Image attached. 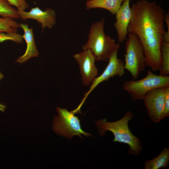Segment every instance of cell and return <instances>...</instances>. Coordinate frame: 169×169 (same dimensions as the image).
Masks as SVG:
<instances>
[{
	"instance_id": "9c48e42d",
	"label": "cell",
	"mask_w": 169,
	"mask_h": 169,
	"mask_svg": "<svg viewBox=\"0 0 169 169\" xmlns=\"http://www.w3.org/2000/svg\"><path fill=\"white\" fill-rule=\"evenodd\" d=\"M165 87L155 89L148 92L143 100L146 107L148 115L154 123H157L161 120L163 108Z\"/></svg>"
},
{
	"instance_id": "2e32d148",
	"label": "cell",
	"mask_w": 169,
	"mask_h": 169,
	"mask_svg": "<svg viewBox=\"0 0 169 169\" xmlns=\"http://www.w3.org/2000/svg\"><path fill=\"white\" fill-rule=\"evenodd\" d=\"M0 15L14 19L20 18L17 9L12 7L7 0H0Z\"/></svg>"
},
{
	"instance_id": "ba28073f",
	"label": "cell",
	"mask_w": 169,
	"mask_h": 169,
	"mask_svg": "<svg viewBox=\"0 0 169 169\" xmlns=\"http://www.w3.org/2000/svg\"><path fill=\"white\" fill-rule=\"evenodd\" d=\"M73 57L78 64L83 84L86 86L90 85L98 73L95 56L90 50L86 49L74 54Z\"/></svg>"
},
{
	"instance_id": "7402d4cb",
	"label": "cell",
	"mask_w": 169,
	"mask_h": 169,
	"mask_svg": "<svg viewBox=\"0 0 169 169\" xmlns=\"http://www.w3.org/2000/svg\"><path fill=\"white\" fill-rule=\"evenodd\" d=\"M130 1H133L135 0H129Z\"/></svg>"
},
{
	"instance_id": "e0dca14e",
	"label": "cell",
	"mask_w": 169,
	"mask_h": 169,
	"mask_svg": "<svg viewBox=\"0 0 169 169\" xmlns=\"http://www.w3.org/2000/svg\"><path fill=\"white\" fill-rule=\"evenodd\" d=\"M20 23L13 18L0 17V33H17Z\"/></svg>"
},
{
	"instance_id": "5bb4252c",
	"label": "cell",
	"mask_w": 169,
	"mask_h": 169,
	"mask_svg": "<svg viewBox=\"0 0 169 169\" xmlns=\"http://www.w3.org/2000/svg\"><path fill=\"white\" fill-rule=\"evenodd\" d=\"M169 162V148H165L157 157L145 161V169H159L166 168Z\"/></svg>"
},
{
	"instance_id": "7a4b0ae2",
	"label": "cell",
	"mask_w": 169,
	"mask_h": 169,
	"mask_svg": "<svg viewBox=\"0 0 169 169\" xmlns=\"http://www.w3.org/2000/svg\"><path fill=\"white\" fill-rule=\"evenodd\" d=\"M133 116L132 113L128 110L122 118L116 121L108 122L104 118L95 121V123L101 136L107 131H110L114 137L113 142L128 145L130 147L129 153L137 156L141 152L142 147L140 140L132 134L129 127V121Z\"/></svg>"
},
{
	"instance_id": "8fae6325",
	"label": "cell",
	"mask_w": 169,
	"mask_h": 169,
	"mask_svg": "<svg viewBox=\"0 0 169 169\" xmlns=\"http://www.w3.org/2000/svg\"><path fill=\"white\" fill-rule=\"evenodd\" d=\"M129 0H125L115 13L116 21L114 24L118 42L125 41L128 36L127 29L131 20V12Z\"/></svg>"
},
{
	"instance_id": "9a60e30c",
	"label": "cell",
	"mask_w": 169,
	"mask_h": 169,
	"mask_svg": "<svg viewBox=\"0 0 169 169\" xmlns=\"http://www.w3.org/2000/svg\"><path fill=\"white\" fill-rule=\"evenodd\" d=\"M161 65L159 74L164 76L169 75V42L163 41L161 50Z\"/></svg>"
},
{
	"instance_id": "7c38bea8",
	"label": "cell",
	"mask_w": 169,
	"mask_h": 169,
	"mask_svg": "<svg viewBox=\"0 0 169 169\" xmlns=\"http://www.w3.org/2000/svg\"><path fill=\"white\" fill-rule=\"evenodd\" d=\"M20 25V28H22L24 31L23 38L25 41L27 47L24 54L19 57L15 62L19 63L21 64L33 57H38L39 55V52L37 49L35 42L32 28H29L27 23H21Z\"/></svg>"
},
{
	"instance_id": "3957f363",
	"label": "cell",
	"mask_w": 169,
	"mask_h": 169,
	"mask_svg": "<svg viewBox=\"0 0 169 169\" xmlns=\"http://www.w3.org/2000/svg\"><path fill=\"white\" fill-rule=\"evenodd\" d=\"M105 19L93 23L90 28L86 43L82 46L83 50H90L95 56L96 61L106 62L110 55L118 43L105 33Z\"/></svg>"
},
{
	"instance_id": "4fadbf2b",
	"label": "cell",
	"mask_w": 169,
	"mask_h": 169,
	"mask_svg": "<svg viewBox=\"0 0 169 169\" xmlns=\"http://www.w3.org/2000/svg\"><path fill=\"white\" fill-rule=\"evenodd\" d=\"M125 0H88L85 4L87 10L94 8H102L115 15Z\"/></svg>"
},
{
	"instance_id": "5b68a950",
	"label": "cell",
	"mask_w": 169,
	"mask_h": 169,
	"mask_svg": "<svg viewBox=\"0 0 169 169\" xmlns=\"http://www.w3.org/2000/svg\"><path fill=\"white\" fill-rule=\"evenodd\" d=\"M128 35L124 54V67L136 80L140 73L146 69V59L143 47L137 36L132 33Z\"/></svg>"
},
{
	"instance_id": "d6986e66",
	"label": "cell",
	"mask_w": 169,
	"mask_h": 169,
	"mask_svg": "<svg viewBox=\"0 0 169 169\" xmlns=\"http://www.w3.org/2000/svg\"><path fill=\"white\" fill-rule=\"evenodd\" d=\"M164 99L161 119H164L169 116V86L164 88Z\"/></svg>"
},
{
	"instance_id": "277c9868",
	"label": "cell",
	"mask_w": 169,
	"mask_h": 169,
	"mask_svg": "<svg viewBox=\"0 0 169 169\" xmlns=\"http://www.w3.org/2000/svg\"><path fill=\"white\" fill-rule=\"evenodd\" d=\"M168 86L169 76L157 75L148 69L145 77L138 80L125 81L122 88L133 100H143L148 92L155 89Z\"/></svg>"
},
{
	"instance_id": "6da1fadb",
	"label": "cell",
	"mask_w": 169,
	"mask_h": 169,
	"mask_svg": "<svg viewBox=\"0 0 169 169\" xmlns=\"http://www.w3.org/2000/svg\"><path fill=\"white\" fill-rule=\"evenodd\" d=\"M131 15L128 34H136L143 47L146 66L159 71L163 42L165 13L155 1L140 0L130 6Z\"/></svg>"
},
{
	"instance_id": "30bf717a",
	"label": "cell",
	"mask_w": 169,
	"mask_h": 169,
	"mask_svg": "<svg viewBox=\"0 0 169 169\" xmlns=\"http://www.w3.org/2000/svg\"><path fill=\"white\" fill-rule=\"evenodd\" d=\"M17 10L22 20H35L40 24L42 30L46 28H52L56 24V14L55 11L52 8H46L43 11L38 7H35L28 12L21 9Z\"/></svg>"
},
{
	"instance_id": "44dd1931",
	"label": "cell",
	"mask_w": 169,
	"mask_h": 169,
	"mask_svg": "<svg viewBox=\"0 0 169 169\" xmlns=\"http://www.w3.org/2000/svg\"><path fill=\"white\" fill-rule=\"evenodd\" d=\"M3 75L0 72V80L4 78Z\"/></svg>"
},
{
	"instance_id": "ac0fdd59",
	"label": "cell",
	"mask_w": 169,
	"mask_h": 169,
	"mask_svg": "<svg viewBox=\"0 0 169 169\" xmlns=\"http://www.w3.org/2000/svg\"><path fill=\"white\" fill-rule=\"evenodd\" d=\"M7 40L12 41L17 44L23 43V35L17 33H0V43Z\"/></svg>"
},
{
	"instance_id": "8992f818",
	"label": "cell",
	"mask_w": 169,
	"mask_h": 169,
	"mask_svg": "<svg viewBox=\"0 0 169 169\" xmlns=\"http://www.w3.org/2000/svg\"><path fill=\"white\" fill-rule=\"evenodd\" d=\"M57 111L59 115L55 116L52 126L55 133L69 139L74 136L81 138V135L92 136L90 133H87L82 129L80 120L74 113L59 107L57 108Z\"/></svg>"
},
{
	"instance_id": "52a82bcc",
	"label": "cell",
	"mask_w": 169,
	"mask_h": 169,
	"mask_svg": "<svg viewBox=\"0 0 169 169\" xmlns=\"http://www.w3.org/2000/svg\"><path fill=\"white\" fill-rule=\"evenodd\" d=\"M120 47L118 43L112 51L109 57L108 64L102 74L97 76L92 83L89 90L85 93L80 103L77 107V109L80 110L88 95L99 84L115 76L121 77L123 75L125 70L124 62L118 57Z\"/></svg>"
},
{
	"instance_id": "ffe728a7",
	"label": "cell",
	"mask_w": 169,
	"mask_h": 169,
	"mask_svg": "<svg viewBox=\"0 0 169 169\" xmlns=\"http://www.w3.org/2000/svg\"><path fill=\"white\" fill-rule=\"evenodd\" d=\"M11 5L17 7V9H21L25 10L29 7L25 0H7Z\"/></svg>"
}]
</instances>
